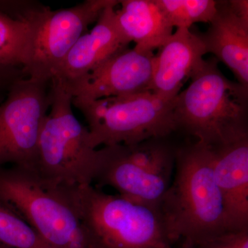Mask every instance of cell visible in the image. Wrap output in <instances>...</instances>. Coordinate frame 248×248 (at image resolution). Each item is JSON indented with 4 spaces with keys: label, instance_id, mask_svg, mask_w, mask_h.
<instances>
[{
    "label": "cell",
    "instance_id": "1",
    "mask_svg": "<svg viewBox=\"0 0 248 248\" xmlns=\"http://www.w3.org/2000/svg\"><path fill=\"white\" fill-rule=\"evenodd\" d=\"M174 177L161 208L174 243L195 246L231 231L213 170L211 148L197 141L177 148Z\"/></svg>",
    "mask_w": 248,
    "mask_h": 248
},
{
    "label": "cell",
    "instance_id": "2",
    "mask_svg": "<svg viewBox=\"0 0 248 248\" xmlns=\"http://www.w3.org/2000/svg\"><path fill=\"white\" fill-rule=\"evenodd\" d=\"M174 116L178 130L205 146L239 141L248 137V88L228 79L217 59L205 60L175 98Z\"/></svg>",
    "mask_w": 248,
    "mask_h": 248
},
{
    "label": "cell",
    "instance_id": "3",
    "mask_svg": "<svg viewBox=\"0 0 248 248\" xmlns=\"http://www.w3.org/2000/svg\"><path fill=\"white\" fill-rule=\"evenodd\" d=\"M58 187L100 248H171L174 244L161 208L92 185Z\"/></svg>",
    "mask_w": 248,
    "mask_h": 248
},
{
    "label": "cell",
    "instance_id": "4",
    "mask_svg": "<svg viewBox=\"0 0 248 248\" xmlns=\"http://www.w3.org/2000/svg\"><path fill=\"white\" fill-rule=\"evenodd\" d=\"M50 110L39 136L31 170L55 186L92 185L100 164L101 149L89 143V130L72 110L73 96L64 81L50 79Z\"/></svg>",
    "mask_w": 248,
    "mask_h": 248
},
{
    "label": "cell",
    "instance_id": "5",
    "mask_svg": "<svg viewBox=\"0 0 248 248\" xmlns=\"http://www.w3.org/2000/svg\"><path fill=\"white\" fill-rule=\"evenodd\" d=\"M0 201L52 248H100L58 186L31 170L0 168Z\"/></svg>",
    "mask_w": 248,
    "mask_h": 248
},
{
    "label": "cell",
    "instance_id": "6",
    "mask_svg": "<svg viewBox=\"0 0 248 248\" xmlns=\"http://www.w3.org/2000/svg\"><path fill=\"white\" fill-rule=\"evenodd\" d=\"M174 103L175 99L152 91L94 101L73 98L72 102L89 124V143L94 149L167 138L178 130Z\"/></svg>",
    "mask_w": 248,
    "mask_h": 248
},
{
    "label": "cell",
    "instance_id": "7",
    "mask_svg": "<svg viewBox=\"0 0 248 248\" xmlns=\"http://www.w3.org/2000/svg\"><path fill=\"white\" fill-rule=\"evenodd\" d=\"M176 151L166 138L104 146L93 182L113 187L127 200L160 208L172 183Z\"/></svg>",
    "mask_w": 248,
    "mask_h": 248
},
{
    "label": "cell",
    "instance_id": "8",
    "mask_svg": "<svg viewBox=\"0 0 248 248\" xmlns=\"http://www.w3.org/2000/svg\"><path fill=\"white\" fill-rule=\"evenodd\" d=\"M50 98V80L24 77L11 85L0 105V168L32 169Z\"/></svg>",
    "mask_w": 248,
    "mask_h": 248
},
{
    "label": "cell",
    "instance_id": "9",
    "mask_svg": "<svg viewBox=\"0 0 248 248\" xmlns=\"http://www.w3.org/2000/svg\"><path fill=\"white\" fill-rule=\"evenodd\" d=\"M111 0H87L71 8L53 11L41 6L26 76L50 80L88 27L99 19Z\"/></svg>",
    "mask_w": 248,
    "mask_h": 248
},
{
    "label": "cell",
    "instance_id": "10",
    "mask_svg": "<svg viewBox=\"0 0 248 248\" xmlns=\"http://www.w3.org/2000/svg\"><path fill=\"white\" fill-rule=\"evenodd\" d=\"M155 57L153 51L127 47L86 76L66 84L73 98L83 101L151 91Z\"/></svg>",
    "mask_w": 248,
    "mask_h": 248
},
{
    "label": "cell",
    "instance_id": "11",
    "mask_svg": "<svg viewBox=\"0 0 248 248\" xmlns=\"http://www.w3.org/2000/svg\"><path fill=\"white\" fill-rule=\"evenodd\" d=\"M208 30L198 34L206 53H213L248 88V1H217Z\"/></svg>",
    "mask_w": 248,
    "mask_h": 248
},
{
    "label": "cell",
    "instance_id": "12",
    "mask_svg": "<svg viewBox=\"0 0 248 248\" xmlns=\"http://www.w3.org/2000/svg\"><path fill=\"white\" fill-rule=\"evenodd\" d=\"M119 4L120 1L111 0L92 30L80 37L52 78L73 82L129 47L130 42L122 33L116 19L115 9Z\"/></svg>",
    "mask_w": 248,
    "mask_h": 248
},
{
    "label": "cell",
    "instance_id": "13",
    "mask_svg": "<svg viewBox=\"0 0 248 248\" xmlns=\"http://www.w3.org/2000/svg\"><path fill=\"white\" fill-rule=\"evenodd\" d=\"M159 49L155 55L151 91L174 99L203 66L206 50L198 34L187 29H177Z\"/></svg>",
    "mask_w": 248,
    "mask_h": 248
},
{
    "label": "cell",
    "instance_id": "14",
    "mask_svg": "<svg viewBox=\"0 0 248 248\" xmlns=\"http://www.w3.org/2000/svg\"><path fill=\"white\" fill-rule=\"evenodd\" d=\"M215 179L231 231L248 228V137L210 147Z\"/></svg>",
    "mask_w": 248,
    "mask_h": 248
},
{
    "label": "cell",
    "instance_id": "15",
    "mask_svg": "<svg viewBox=\"0 0 248 248\" xmlns=\"http://www.w3.org/2000/svg\"><path fill=\"white\" fill-rule=\"evenodd\" d=\"M115 9L117 24L135 48L146 51L160 48L173 33L156 0H123Z\"/></svg>",
    "mask_w": 248,
    "mask_h": 248
},
{
    "label": "cell",
    "instance_id": "16",
    "mask_svg": "<svg viewBox=\"0 0 248 248\" xmlns=\"http://www.w3.org/2000/svg\"><path fill=\"white\" fill-rule=\"evenodd\" d=\"M41 6L29 2L17 17L0 11V64L22 69L29 64Z\"/></svg>",
    "mask_w": 248,
    "mask_h": 248
},
{
    "label": "cell",
    "instance_id": "17",
    "mask_svg": "<svg viewBox=\"0 0 248 248\" xmlns=\"http://www.w3.org/2000/svg\"><path fill=\"white\" fill-rule=\"evenodd\" d=\"M173 28L190 29L197 22L210 23L217 11L215 0H156Z\"/></svg>",
    "mask_w": 248,
    "mask_h": 248
},
{
    "label": "cell",
    "instance_id": "18",
    "mask_svg": "<svg viewBox=\"0 0 248 248\" xmlns=\"http://www.w3.org/2000/svg\"><path fill=\"white\" fill-rule=\"evenodd\" d=\"M0 244L10 248H52L24 218L1 201Z\"/></svg>",
    "mask_w": 248,
    "mask_h": 248
},
{
    "label": "cell",
    "instance_id": "19",
    "mask_svg": "<svg viewBox=\"0 0 248 248\" xmlns=\"http://www.w3.org/2000/svg\"><path fill=\"white\" fill-rule=\"evenodd\" d=\"M194 248H248V228L228 231L205 240Z\"/></svg>",
    "mask_w": 248,
    "mask_h": 248
},
{
    "label": "cell",
    "instance_id": "20",
    "mask_svg": "<svg viewBox=\"0 0 248 248\" xmlns=\"http://www.w3.org/2000/svg\"><path fill=\"white\" fill-rule=\"evenodd\" d=\"M27 77L22 68L0 64V91L9 90L16 80Z\"/></svg>",
    "mask_w": 248,
    "mask_h": 248
},
{
    "label": "cell",
    "instance_id": "21",
    "mask_svg": "<svg viewBox=\"0 0 248 248\" xmlns=\"http://www.w3.org/2000/svg\"><path fill=\"white\" fill-rule=\"evenodd\" d=\"M183 248H194L192 246H187V245L183 244Z\"/></svg>",
    "mask_w": 248,
    "mask_h": 248
},
{
    "label": "cell",
    "instance_id": "22",
    "mask_svg": "<svg viewBox=\"0 0 248 248\" xmlns=\"http://www.w3.org/2000/svg\"><path fill=\"white\" fill-rule=\"evenodd\" d=\"M0 248H10L6 247V246H4V245L0 244Z\"/></svg>",
    "mask_w": 248,
    "mask_h": 248
}]
</instances>
